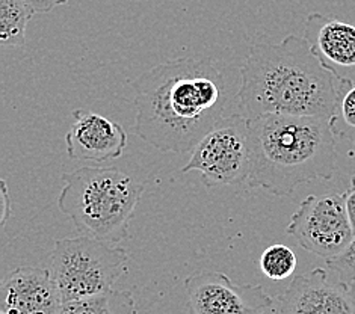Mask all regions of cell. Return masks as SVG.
<instances>
[{
	"mask_svg": "<svg viewBox=\"0 0 355 314\" xmlns=\"http://www.w3.org/2000/svg\"><path fill=\"white\" fill-rule=\"evenodd\" d=\"M135 132L164 152H188L221 120L228 101L223 73L209 59L156 65L132 83Z\"/></svg>",
	"mask_w": 355,
	"mask_h": 314,
	"instance_id": "obj_1",
	"label": "cell"
},
{
	"mask_svg": "<svg viewBox=\"0 0 355 314\" xmlns=\"http://www.w3.org/2000/svg\"><path fill=\"white\" fill-rule=\"evenodd\" d=\"M238 100L247 118L266 114L331 118L339 80L320 64L304 37L256 42L241 73Z\"/></svg>",
	"mask_w": 355,
	"mask_h": 314,
	"instance_id": "obj_2",
	"label": "cell"
},
{
	"mask_svg": "<svg viewBox=\"0 0 355 314\" xmlns=\"http://www.w3.org/2000/svg\"><path fill=\"white\" fill-rule=\"evenodd\" d=\"M248 125L251 189L286 197L300 184L333 178L337 138L328 118L266 114Z\"/></svg>",
	"mask_w": 355,
	"mask_h": 314,
	"instance_id": "obj_3",
	"label": "cell"
},
{
	"mask_svg": "<svg viewBox=\"0 0 355 314\" xmlns=\"http://www.w3.org/2000/svg\"><path fill=\"white\" fill-rule=\"evenodd\" d=\"M59 210L82 236L120 243L146 186L114 166H82L62 174Z\"/></svg>",
	"mask_w": 355,
	"mask_h": 314,
	"instance_id": "obj_4",
	"label": "cell"
},
{
	"mask_svg": "<svg viewBox=\"0 0 355 314\" xmlns=\"http://www.w3.org/2000/svg\"><path fill=\"white\" fill-rule=\"evenodd\" d=\"M128 251L120 246L79 236L55 243L49 269L61 302H67L112 290L128 272Z\"/></svg>",
	"mask_w": 355,
	"mask_h": 314,
	"instance_id": "obj_5",
	"label": "cell"
},
{
	"mask_svg": "<svg viewBox=\"0 0 355 314\" xmlns=\"http://www.w3.org/2000/svg\"><path fill=\"white\" fill-rule=\"evenodd\" d=\"M251 169L248 118L241 114L223 116L197 147L182 168V173L197 171L207 188L242 184Z\"/></svg>",
	"mask_w": 355,
	"mask_h": 314,
	"instance_id": "obj_6",
	"label": "cell"
},
{
	"mask_svg": "<svg viewBox=\"0 0 355 314\" xmlns=\"http://www.w3.org/2000/svg\"><path fill=\"white\" fill-rule=\"evenodd\" d=\"M286 233L301 248L325 261L339 256L355 237L345 193L310 195L292 215Z\"/></svg>",
	"mask_w": 355,
	"mask_h": 314,
	"instance_id": "obj_7",
	"label": "cell"
},
{
	"mask_svg": "<svg viewBox=\"0 0 355 314\" xmlns=\"http://www.w3.org/2000/svg\"><path fill=\"white\" fill-rule=\"evenodd\" d=\"M189 314H269L274 299L261 286L236 284L221 272H200L186 278Z\"/></svg>",
	"mask_w": 355,
	"mask_h": 314,
	"instance_id": "obj_8",
	"label": "cell"
},
{
	"mask_svg": "<svg viewBox=\"0 0 355 314\" xmlns=\"http://www.w3.org/2000/svg\"><path fill=\"white\" fill-rule=\"evenodd\" d=\"M278 304L280 314H355L349 284L322 268L295 277Z\"/></svg>",
	"mask_w": 355,
	"mask_h": 314,
	"instance_id": "obj_9",
	"label": "cell"
},
{
	"mask_svg": "<svg viewBox=\"0 0 355 314\" xmlns=\"http://www.w3.org/2000/svg\"><path fill=\"white\" fill-rule=\"evenodd\" d=\"M71 116L73 123L65 134L70 159L106 162L123 156L128 133L121 124L87 109H76Z\"/></svg>",
	"mask_w": 355,
	"mask_h": 314,
	"instance_id": "obj_10",
	"label": "cell"
},
{
	"mask_svg": "<svg viewBox=\"0 0 355 314\" xmlns=\"http://www.w3.org/2000/svg\"><path fill=\"white\" fill-rule=\"evenodd\" d=\"M304 38L337 80L355 82V26L333 17L311 12L304 23Z\"/></svg>",
	"mask_w": 355,
	"mask_h": 314,
	"instance_id": "obj_11",
	"label": "cell"
},
{
	"mask_svg": "<svg viewBox=\"0 0 355 314\" xmlns=\"http://www.w3.org/2000/svg\"><path fill=\"white\" fill-rule=\"evenodd\" d=\"M59 305L50 269L19 268L3 279L0 310L5 314H56Z\"/></svg>",
	"mask_w": 355,
	"mask_h": 314,
	"instance_id": "obj_12",
	"label": "cell"
},
{
	"mask_svg": "<svg viewBox=\"0 0 355 314\" xmlns=\"http://www.w3.org/2000/svg\"><path fill=\"white\" fill-rule=\"evenodd\" d=\"M56 314H135L130 292L109 290L88 298L61 302Z\"/></svg>",
	"mask_w": 355,
	"mask_h": 314,
	"instance_id": "obj_13",
	"label": "cell"
},
{
	"mask_svg": "<svg viewBox=\"0 0 355 314\" xmlns=\"http://www.w3.org/2000/svg\"><path fill=\"white\" fill-rule=\"evenodd\" d=\"M33 14L35 11L26 0H0V42L2 46H24L28 23Z\"/></svg>",
	"mask_w": 355,
	"mask_h": 314,
	"instance_id": "obj_14",
	"label": "cell"
},
{
	"mask_svg": "<svg viewBox=\"0 0 355 314\" xmlns=\"http://www.w3.org/2000/svg\"><path fill=\"white\" fill-rule=\"evenodd\" d=\"M329 124L334 137L351 142L355 152V82L339 80V98Z\"/></svg>",
	"mask_w": 355,
	"mask_h": 314,
	"instance_id": "obj_15",
	"label": "cell"
},
{
	"mask_svg": "<svg viewBox=\"0 0 355 314\" xmlns=\"http://www.w3.org/2000/svg\"><path fill=\"white\" fill-rule=\"evenodd\" d=\"M260 269L265 277L274 281L289 278L297 269V256L286 245H272L260 257Z\"/></svg>",
	"mask_w": 355,
	"mask_h": 314,
	"instance_id": "obj_16",
	"label": "cell"
},
{
	"mask_svg": "<svg viewBox=\"0 0 355 314\" xmlns=\"http://www.w3.org/2000/svg\"><path fill=\"white\" fill-rule=\"evenodd\" d=\"M327 266L345 284L355 281V237L342 254L327 260Z\"/></svg>",
	"mask_w": 355,
	"mask_h": 314,
	"instance_id": "obj_17",
	"label": "cell"
},
{
	"mask_svg": "<svg viewBox=\"0 0 355 314\" xmlns=\"http://www.w3.org/2000/svg\"><path fill=\"white\" fill-rule=\"evenodd\" d=\"M35 14H46L53 11L55 8L65 5L69 0H26Z\"/></svg>",
	"mask_w": 355,
	"mask_h": 314,
	"instance_id": "obj_18",
	"label": "cell"
},
{
	"mask_svg": "<svg viewBox=\"0 0 355 314\" xmlns=\"http://www.w3.org/2000/svg\"><path fill=\"white\" fill-rule=\"evenodd\" d=\"M0 186H2V192H0V195H2V225H5L6 220L10 219V216H11L12 207H11L10 191H8L6 182L2 180V183H0Z\"/></svg>",
	"mask_w": 355,
	"mask_h": 314,
	"instance_id": "obj_19",
	"label": "cell"
},
{
	"mask_svg": "<svg viewBox=\"0 0 355 314\" xmlns=\"http://www.w3.org/2000/svg\"><path fill=\"white\" fill-rule=\"evenodd\" d=\"M345 201H346V211H348L349 223L355 236V188H349L345 192Z\"/></svg>",
	"mask_w": 355,
	"mask_h": 314,
	"instance_id": "obj_20",
	"label": "cell"
},
{
	"mask_svg": "<svg viewBox=\"0 0 355 314\" xmlns=\"http://www.w3.org/2000/svg\"><path fill=\"white\" fill-rule=\"evenodd\" d=\"M349 287H351V293H352L354 301H355V281H352V283L349 284Z\"/></svg>",
	"mask_w": 355,
	"mask_h": 314,
	"instance_id": "obj_21",
	"label": "cell"
},
{
	"mask_svg": "<svg viewBox=\"0 0 355 314\" xmlns=\"http://www.w3.org/2000/svg\"><path fill=\"white\" fill-rule=\"evenodd\" d=\"M351 188H355V175L352 177V180H351Z\"/></svg>",
	"mask_w": 355,
	"mask_h": 314,
	"instance_id": "obj_22",
	"label": "cell"
},
{
	"mask_svg": "<svg viewBox=\"0 0 355 314\" xmlns=\"http://www.w3.org/2000/svg\"><path fill=\"white\" fill-rule=\"evenodd\" d=\"M0 314H5V313H0Z\"/></svg>",
	"mask_w": 355,
	"mask_h": 314,
	"instance_id": "obj_23",
	"label": "cell"
}]
</instances>
